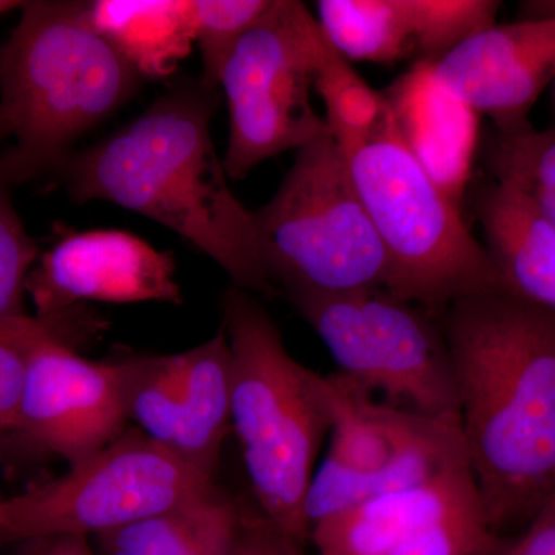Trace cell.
Segmentation results:
<instances>
[{
    "mask_svg": "<svg viewBox=\"0 0 555 555\" xmlns=\"http://www.w3.org/2000/svg\"><path fill=\"white\" fill-rule=\"evenodd\" d=\"M339 147L385 250L386 292L438 318L459 299L505 288L462 210L398 137L389 109L371 134Z\"/></svg>",
    "mask_w": 555,
    "mask_h": 555,
    "instance_id": "cell-5",
    "label": "cell"
},
{
    "mask_svg": "<svg viewBox=\"0 0 555 555\" xmlns=\"http://www.w3.org/2000/svg\"><path fill=\"white\" fill-rule=\"evenodd\" d=\"M119 361L127 420L171 452L182 403L178 356L130 357Z\"/></svg>",
    "mask_w": 555,
    "mask_h": 555,
    "instance_id": "cell-21",
    "label": "cell"
},
{
    "mask_svg": "<svg viewBox=\"0 0 555 555\" xmlns=\"http://www.w3.org/2000/svg\"><path fill=\"white\" fill-rule=\"evenodd\" d=\"M331 50L317 17L297 0H272L238 40L219 76L229 105L222 158L229 179L240 181L264 160L331 133L310 100Z\"/></svg>",
    "mask_w": 555,
    "mask_h": 555,
    "instance_id": "cell-7",
    "label": "cell"
},
{
    "mask_svg": "<svg viewBox=\"0 0 555 555\" xmlns=\"http://www.w3.org/2000/svg\"><path fill=\"white\" fill-rule=\"evenodd\" d=\"M62 315H33L0 321V430L14 433L17 411L27 374L28 352L33 341L56 326Z\"/></svg>",
    "mask_w": 555,
    "mask_h": 555,
    "instance_id": "cell-26",
    "label": "cell"
},
{
    "mask_svg": "<svg viewBox=\"0 0 555 555\" xmlns=\"http://www.w3.org/2000/svg\"><path fill=\"white\" fill-rule=\"evenodd\" d=\"M270 3L272 0H190L193 36L203 57L199 83L204 89L218 90L229 54Z\"/></svg>",
    "mask_w": 555,
    "mask_h": 555,
    "instance_id": "cell-24",
    "label": "cell"
},
{
    "mask_svg": "<svg viewBox=\"0 0 555 555\" xmlns=\"http://www.w3.org/2000/svg\"><path fill=\"white\" fill-rule=\"evenodd\" d=\"M24 555H98L89 540L80 537H53L27 542Z\"/></svg>",
    "mask_w": 555,
    "mask_h": 555,
    "instance_id": "cell-29",
    "label": "cell"
},
{
    "mask_svg": "<svg viewBox=\"0 0 555 555\" xmlns=\"http://www.w3.org/2000/svg\"><path fill=\"white\" fill-rule=\"evenodd\" d=\"M218 491L169 449L137 429L67 473L0 502V545L100 537Z\"/></svg>",
    "mask_w": 555,
    "mask_h": 555,
    "instance_id": "cell-8",
    "label": "cell"
},
{
    "mask_svg": "<svg viewBox=\"0 0 555 555\" xmlns=\"http://www.w3.org/2000/svg\"><path fill=\"white\" fill-rule=\"evenodd\" d=\"M437 320L489 526L521 531L555 499V310L499 288Z\"/></svg>",
    "mask_w": 555,
    "mask_h": 555,
    "instance_id": "cell-1",
    "label": "cell"
},
{
    "mask_svg": "<svg viewBox=\"0 0 555 555\" xmlns=\"http://www.w3.org/2000/svg\"><path fill=\"white\" fill-rule=\"evenodd\" d=\"M243 509L221 491L98 537L100 555H230Z\"/></svg>",
    "mask_w": 555,
    "mask_h": 555,
    "instance_id": "cell-20",
    "label": "cell"
},
{
    "mask_svg": "<svg viewBox=\"0 0 555 555\" xmlns=\"http://www.w3.org/2000/svg\"><path fill=\"white\" fill-rule=\"evenodd\" d=\"M315 91L326 108L328 131L339 145L366 138L386 118L382 91L372 89L334 47L318 72Z\"/></svg>",
    "mask_w": 555,
    "mask_h": 555,
    "instance_id": "cell-23",
    "label": "cell"
},
{
    "mask_svg": "<svg viewBox=\"0 0 555 555\" xmlns=\"http://www.w3.org/2000/svg\"><path fill=\"white\" fill-rule=\"evenodd\" d=\"M230 349V422L261 513L305 545L308 496L318 455L334 422L328 377L288 352L280 328L254 295L222 298Z\"/></svg>",
    "mask_w": 555,
    "mask_h": 555,
    "instance_id": "cell-4",
    "label": "cell"
},
{
    "mask_svg": "<svg viewBox=\"0 0 555 555\" xmlns=\"http://www.w3.org/2000/svg\"><path fill=\"white\" fill-rule=\"evenodd\" d=\"M434 65L478 116L492 119L499 133L528 129L529 112L555 79V20L492 25Z\"/></svg>",
    "mask_w": 555,
    "mask_h": 555,
    "instance_id": "cell-14",
    "label": "cell"
},
{
    "mask_svg": "<svg viewBox=\"0 0 555 555\" xmlns=\"http://www.w3.org/2000/svg\"><path fill=\"white\" fill-rule=\"evenodd\" d=\"M474 214L483 247L502 280L517 297L555 310V229L528 196L506 182L478 188Z\"/></svg>",
    "mask_w": 555,
    "mask_h": 555,
    "instance_id": "cell-16",
    "label": "cell"
},
{
    "mask_svg": "<svg viewBox=\"0 0 555 555\" xmlns=\"http://www.w3.org/2000/svg\"><path fill=\"white\" fill-rule=\"evenodd\" d=\"M181 418L171 452L215 478L230 422V349L224 328L203 345L178 353Z\"/></svg>",
    "mask_w": 555,
    "mask_h": 555,
    "instance_id": "cell-18",
    "label": "cell"
},
{
    "mask_svg": "<svg viewBox=\"0 0 555 555\" xmlns=\"http://www.w3.org/2000/svg\"><path fill=\"white\" fill-rule=\"evenodd\" d=\"M173 255L156 250L122 230H87L62 236L40 255L27 280L38 318L80 308L82 302L181 305Z\"/></svg>",
    "mask_w": 555,
    "mask_h": 555,
    "instance_id": "cell-13",
    "label": "cell"
},
{
    "mask_svg": "<svg viewBox=\"0 0 555 555\" xmlns=\"http://www.w3.org/2000/svg\"><path fill=\"white\" fill-rule=\"evenodd\" d=\"M284 297L326 345L339 374L383 393L392 406L459 415L451 356L437 318L385 288Z\"/></svg>",
    "mask_w": 555,
    "mask_h": 555,
    "instance_id": "cell-9",
    "label": "cell"
},
{
    "mask_svg": "<svg viewBox=\"0 0 555 555\" xmlns=\"http://www.w3.org/2000/svg\"><path fill=\"white\" fill-rule=\"evenodd\" d=\"M321 31L349 62H434L438 30L430 0H320Z\"/></svg>",
    "mask_w": 555,
    "mask_h": 555,
    "instance_id": "cell-17",
    "label": "cell"
},
{
    "mask_svg": "<svg viewBox=\"0 0 555 555\" xmlns=\"http://www.w3.org/2000/svg\"><path fill=\"white\" fill-rule=\"evenodd\" d=\"M496 546H499V545H496ZM492 553H494V551H492ZM492 553H489V554H486V555H491Z\"/></svg>",
    "mask_w": 555,
    "mask_h": 555,
    "instance_id": "cell-34",
    "label": "cell"
},
{
    "mask_svg": "<svg viewBox=\"0 0 555 555\" xmlns=\"http://www.w3.org/2000/svg\"><path fill=\"white\" fill-rule=\"evenodd\" d=\"M309 539L318 555H486L503 537L466 466L324 518Z\"/></svg>",
    "mask_w": 555,
    "mask_h": 555,
    "instance_id": "cell-12",
    "label": "cell"
},
{
    "mask_svg": "<svg viewBox=\"0 0 555 555\" xmlns=\"http://www.w3.org/2000/svg\"><path fill=\"white\" fill-rule=\"evenodd\" d=\"M90 21L142 78H167L195 43L190 0H96Z\"/></svg>",
    "mask_w": 555,
    "mask_h": 555,
    "instance_id": "cell-19",
    "label": "cell"
},
{
    "mask_svg": "<svg viewBox=\"0 0 555 555\" xmlns=\"http://www.w3.org/2000/svg\"><path fill=\"white\" fill-rule=\"evenodd\" d=\"M2 500H3V496H2V495H0V502H2Z\"/></svg>",
    "mask_w": 555,
    "mask_h": 555,
    "instance_id": "cell-33",
    "label": "cell"
},
{
    "mask_svg": "<svg viewBox=\"0 0 555 555\" xmlns=\"http://www.w3.org/2000/svg\"><path fill=\"white\" fill-rule=\"evenodd\" d=\"M302 546L264 514L243 511L238 535L230 555H302Z\"/></svg>",
    "mask_w": 555,
    "mask_h": 555,
    "instance_id": "cell-27",
    "label": "cell"
},
{
    "mask_svg": "<svg viewBox=\"0 0 555 555\" xmlns=\"http://www.w3.org/2000/svg\"><path fill=\"white\" fill-rule=\"evenodd\" d=\"M0 47V178L56 175L73 145L137 93L141 76L90 21V2H24Z\"/></svg>",
    "mask_w": 555,
    "mask_h": 555,
    "instance_id": "cell-3",
    "label": "cell"
},
{
    "mask_svg": "<svg viewBox=\"0 0 555 555\" xmlns=\"http://www.w3.org/2000/svg\"><path fill=\"white\" fill-rule=\"evenodd\" d=\"M80 306L40 334L28 352L14 433L69 466L127 430L120 361H90L76 346L101 331Z\"/></svg>",
    "mask_w": 555,
    "mask_h": 555,
    "instance_id": "cell-11",
    "label": "cell"
},
{
    "mask_svg": "<svg viewBox=\"0 0 555 555\" xmlns=\"http://www.w3.org/2000/svg\"><path fill=\"white\" fill-rule=\"evenodd\" d=\"M0 437H5V434H3L2 430H0Z\"/></svg>",
    "mask_w": 555,
    "mask_h": 555,
    "instance_id": "cell-32",
    "label": "cell"
},
{
    "mask_svg": "<svg viewBox=\"0 0 555 555\" xmlns=\"http://www.w3.org/2000/svg\"><path fill=\"white\" fill-rule=\"evenodd\" d=\"M24 2H17V0H0V16L10 13V11L22 9Z\"/></svg>",
    "mask_w": 555,
    "mask_h": 555,
    "instance_id": "cell-30",
    "label": "cell"
},
{
    "mask_svg": "<svg viewBox=\"0 0 555 555\" xmlns=\"http://www.w3.org/2000/svg\"><path fill=\"white\" fill-rule=\"evenodd\" d=\"M5 139H9V133H7L5 127H3L2 120H0V144H2Z\"/></svg>",
    "mask_w": 555,
    "mask_h": 555,
    "instance_id": "cell-31",
    "label": "cell"
},
{
    "mask_svg": "<svg viewBox=\"0 0 555 555\" xmlns=\"http://www.w3.org/2000/svg\"><path fill=\"white\" fill-rule=\"evenodd\" d=\"M254 219L278 294L386 287L385 250L331 133L298 150Z\"/></svg>",
    "mask_w": 555,
    "mask_h": 555,
    "instance_id": "cell-6",
    "label": "cell"
},
{
    "mask_svg": "<svg viewBox=\"0 0 555 555\" xmlns=\"http://www.w3.org/2000/svg\"><path fill=\"white\" fill-rule=\"evenodd\" d=\"M0 438H2V437H0Z\"/></svg>",
    "mask_w": 555,
    "mask_h": 555,
    "instance_id": "cell-35",
    "label": "cell"
},
{
    "mask_svg": "<svg viewBox=\"0 0 555 555\" xmlns=\"http://www.w3.org/2000/svg\"><path fill=\"white\" fill-rule=\"evenodd\" d=\"M39 246L14 207L11 185L0 178V321L27 317V280Z\"/></svg>",
    "mask_w": 555,
    "mask_h": 555,
    "instance_id": "cell-25",
    "label": "cell"
},
{
    "mask_svg": "<svg viewBox=\"0 0 555 555\" xmlns=\"http://www.w3.org/2000/svg\"><path fill=\"white\" fill-rule=\"evenodd\" d=\"M334 422L306 496L308 526L377 496L469 466L459 415L427 416L379 403L345 375H328Z\"/></svg>",
    "mask_w": 555,
    "mask_h": 555,
    "instance_id": "cell-10",
    "label": "cell"
},
{
    "mask_svg": "<svg viewBox=\"0 0 555 555\" xmlns=\"http://www.w3.org/2000/svg\"><path fill=\"white\" fill-rule=\"evenodd\" d=\"M215 93L164 94L93 147L73 153L54 177L78 203L107 201L178 233L248 294L276 297L254 211L232 192L210 120Z\"/></svg>",
    "mask_w": 555,
    "mask_h": 555,
    "instance_id": "cell-2",
    "label": "cell"
},
{
    "mask_svg": "<svg viewBox=\"0 0 555 555\" xmlns=\"http://www.w3.org/2000/svg\"><path fill=\"white\" fill-rule=\"evenodd\" d=\"M491 555H555V499L516 537H503Z\"/></svg>",
    "mask_w": 555,
    "mask_h": 555,
    "instance_id": "cell-28",
    "label": "cell"
},
{
    "mask_svg": "<svg viewBox=\"0 0 555 555\" xmlns=\"http://www.w3.org/2000/svg\"><path fill=\"white\" fill-rule=\"evenodd\" d=\"M486 159L495 181L520 190L555 229V130L496 133Z\"/></svg>",
    "mask_w": 555,
    "mask_h": 555,
    "instance_id": "cell-22",
    "label": "cell"
},
{
    "mask_svg": "<svg viewBox=\"0 0 555 555\" xmlns=\"http://www.w3.org/2000/svg\"><path fill=\"white\" fill-rule=\"evenodd\" d=\"M382 93L398 137L462 210L480 131L476 109L443 82L434 62H414Z\"/></svg>",
    "mask_w": 555,
    "mask_h": 555,
    "instance_id": "cell-15",
    "label": "cell"
}]
</instances>
